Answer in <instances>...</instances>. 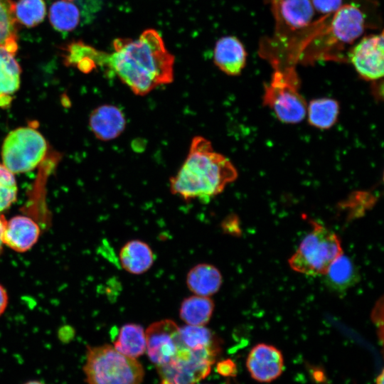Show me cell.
Listing matches in <instances>:
<instances>
[{
    "label": "cell",
    "mask_w": 384,
    "mask_h": 384,
    "mask_svg": "<svg viewBox=\"0 0 384 384\" xmlns=\"http://www.w3.org/2000/svg\"><path fill=\"white\" fill-rule=\"evenodd\" d=\"M82 371L87 384H141L144 376L136 358L109 344L87 347Z\"/></svg>",
    "instance_id": "obj_3"
},
{
    "label": "cell",
    "mask_w": 384,
    "mask_h": 384,
    "mask_svg": "<svg viewBox=\"0 0 384 384\" xmlns=\"http://www.w3.org/2000/svg\"><path fill=\"white\" fill-rule=\"evenodd\" d=\"M6 220L2 215H0V254L3 247V231Z\"/></svg>",
    "instance_id": "obj_31"
},
{
    "label": "cell",
    "mask_w": 384,
    "mask_h": 384,
    "mask_svg": "<svg viewBox=\"0 0 384 384\" xmlns=\"http://www.w3.org/2000/svg\"><path fill=\"white\" fill-rule=\"evenodd\" d=\"M41 234L38 223L26 215H16L5 221L3 243L11 250L25 252L37 242Z\"/></svg>",
    "instance_id": "obj_13"
},
{
    "label": "cell",
    "mask_w": 384,
    "mask_h": 384,
    "mask_svg": "<svg viewBox=\"0 0 384 384\" xmlns=\"http://www.w3.org/2000/svg\"><path fill=\"white\" fill-rule=\"evenodd\" d=\"M312 230L289 259L295 272L309 276L325 275L333 262L343 254L338 236L330 229L312 221Z\"/></svg>",
    "instance_id": "obj_4"
},
{
    "label": "cell",
    "mask_w": 384,
    "mask_h": 384,
    "mask_svg": "<svg viewBox=\"0 0 384 384\" xmlns=\"http://www.w3.org/2000/svg\"><path fill=\"white\" fill-rule=\"evenodd\" d=\"M114 51H100L98 64L105 65L137 95H145L174 80V57L154 29L134 40L116 39Z\"/></svg>",
    "instance_id": "obj_1"
},
{
    "label": "cell",
    "mask_w": 384,
    "mask_h": 384,
    "mask_svg": "<svg viewBox=\"0 0 384 384\" xmlns=\"http://www.w3.org/2000/svg\"><path fill=\"white\" fill-rule=\"evenodd\" d=\"M179 336L182 343L191 350L219 351V341L213 333L205 326L186 325L181 327Z\"/></svg>",
    "instance_id": "obj_22"
},
{
    "label": "cell",
    "mask_w": 384,
    "mask_h": 384,
    "mask_svg": "<svg viewBox=\"0 0 384 384\" xmlns=\"http://www.w3.org/2000/svg\"><path fill=\"white\" fill-rule=\"evenodd\" d=\"M383 372L382 371L381 373L377 377L375 384H383Z\"/></svg>",
    "instance_id": "obj_32"
},
{
    "label": "cell",
    "mask_w": 384,
    "mask_h": 384,
    "mask_svg": "<svg viewBox=\"0 0 384 384\" xmlns=\"http://www.w3.org/2000/svg\"><path fill=\"white\" fill-rule=\"evenodd\" d=\"M68 1H73V0H68Z\"/></svg>",
    "instance_id": "obj_34"
},
{
    "label": "cell",
    "mask_w": 384,
    "mask_h": 384,
    "mask_svg": "<svg viewBox=\"0 0 384 384\" xmlns=\"http://www.w3.org/2000/svg\"><path fill=\"white\" fill-rule=\"evenodd\" d=\"M325 275L331 284L344 288L353 279V266L350 260L342 254L333 262Z\"/></svg>",
    "instance_id": "obj_26"
},
{
    "label": "cell",
    "mask_w": 384,
    "mask_h": 384,
    "mask_svg": "<svg viewBox=\"0 0 384 384\" xmlns=\"http://www.w3.org/2000/svg\"><path fill=\"white\" fill-rule=\"evenodd\" d=\"M113 347L122 354L137 358L146 352V335L142 326L127 324L117 333Z\"/></svg>",
    "instance_id": "obj_19"
},
{
    "label": "cell",
    "mask_w": 384,
    "mask_h": 384,
    "mask_svg": "<svg viewBox=\"0 0 384 384\" xmlns=\"http://www.w3.org/2000/svg\"><path fill=\"white\" fill-rule=\"evenodd\" d=\"M9 303V296L6 289L0 284V316L4 314Z\"/></svg>",
    "instance_id": "obj_30"
},
{
    "label": "cell",
    "mask_w": 384,
    "mask_h": 384,
    "mask_svg": "<svg viewBox=\"0 0 384 384\" xmlns=\"http://www.w3.org/2000/svg\"><path fill=\"white\" fill-rule=\"evenodd\" d=\"M222 275L213 265L198 264L188 272L186 284L196 295L209 297L216 293L222 284Z\"/></svg>",
    "instance_id": "obj_18"
},
{
    "label": "cell",
    "mask_w": 384,
    "mask_h": 384,
    "mask_svg": "<svg viewBox=\"0 0 384 384\" xmlns=\"http://www.w3.org/2000/svg\"><path fill=\"white\" fill-rule=\"evenodd\" d=\"M270 1L276 20V33L282 41H285L291 33L302 30L311 23L314 9L311 0Z\"/></svg>",
    "instance_id": "obj_11"
},
{
    "label": "cell",
    "mask_w": 384,
    "mask_h": 384,
    "mask_svg": "<svg viewBox=\"0 0 384 384\" xmlns=\"http://www.w3.org/2000/svg\"><path fill=\"white\" fill-rule=\"evenodd\" d=\"M214 63L229 75L241 73L246 63L247 54L242 43L235 36L220 38L214 49Z\"/></svg>",
    "instance_id": "obj_15"
},
{
    "label": "cell",
    "mask_w": 384,
    "mask_h": 384,
    "mask_svg": "<svg viewBox=\"0 0 384 384\" xmlns=\"http://www.w3.org/2000/svg\"><path fill=\"white\" fill-rule=\"evenodd\" d=\"M216 369L221 375L230 376L235 374L236 366L231 360L227 359L219 362Z\"/></svg>",
    "instance_id": "obj_29"
},
{
    "label": "cell",
    "mask_w": 384,
    "mask_h": 384,
    "mask_svg": "<svg viewBox=\"0 0 384 384\" xmlns=\"http://www.w3.org/2000/svg\"><path fill=\"white\" fill-rule=\"evenodd\" d=\"M17 192L14 174L0 164V213L10 208L16 201Z\"/></svg>",
    "instance_id": "obj_27"
},
{
    "label": "cell",
    "mask_w": 384,
    "mask_h": 384,
    "mask_svg": "<svg viewBox=\"0 0 384 384\" xmlns=\"http://www.w3.org/2000/svg\"><path fill=\"white\" fill-rule=\"evenodd\" d=\"M47 143L43 136L30 127L11 131L1 148L2 164L13 174L33 170L45 157Z\"/></svg>",
    "instance_id": "obj_6"
},
{
    "label": "cell",
    "mask_w": 384,
    "mask_h": 384,
    "mask_svg": "<svg viewBox=\"0 0 384 384\" xmlns=\"http://www.w3.org/2000/svg\"><path fill=\"white\" fill-rule=\"evenodd\" d=\"M246 366L254 380L268 383L282 374L284 359L280 351L274 346L259 343L250 351Z\"/></svg>",
    "instance_id": "obj_12"
},
{
    "label": "cell",
    "mask_w": 384,
    "mask_h": 384,
    "mask_svg": "<svg viewBox=\"0 0 384 384\" xmlns=\"http://www.w3.org/2000/svg\"><path fill=\"white\" fill-rule=\"evenodd\" d=\"M49 18L54 28L60 31H68L78 26L80 13L75 4L65 1H58L50 8Z\"/></svg>",
    "instance_id": "obj_24"
},
{
    "label": "cell",
    "mask_w": 384,
    "mask_h": 384,
    "mask_svg": "<svg viewBox=\"0 0 384 384\" xmlns=\"http://www.w3.org/2000/svg\"><path fill=\"white\" fill-rule=\"evenodd\" d=\"M333 14L330 23L323 31L321 40H316L319 46L323 45L317 59H329L332 49L351 44L367 28L366 16L357 4H343Z\"/></svg>",
    "instance_id": "obj_7"
},
{
    "label": "cell",
    "mask_w": 384,
    "mask_h": 384,
    "mask_svg": "<svg viewBox=\"0 0 384 384\" xmlns=\"http://www.w3.org/2000/svg\"><path fill=\"white\" fill-rule=\"evenodd\" d=\"M299 87V79L294 68L275 69L270 82L265 85L263 103L281 122L299 123L306 116L307 108Z\"/></svg>",
    "instance_id": "obj_5"
},
{
    "label": "cell",
    "mask_w": 384,
    "mask_h": 384,
    "mask_svg": "<svg viewBox=\"0 0 384 384\" xmlns=\"http://www.w3.org/2000/svg\"><path fill=\"white\" fill-rule=\"evenodd\" d=\"M15 53L0 46V107L7 108L20 87L21 67Z\"/></svg>",
    "instance_id": "obj_16"
},
{
    "label": "cell",
    "mask_w": 384,
    "mask_h": 384,
    "mask_svg": "<svg viewBox=\"0 0 384 384\" xmlns=\"http://www.w3.org/2000/svg\"><path fill=\"white\" fill-rule=\"evenodd\" d=\"M179 328L171 319L151 324L145 331L146 352L156 367L168 364L174 359L181 346Z\"/></svg>",
    "instance_id": "obj_9"
},
{
    "label": "cell",
    "mask_w": 384,
    "mask_h": 384,
    "mask_svg": "<svg viewBox=\"0 0 384 384\" xmlns=\"http://www.w3.org/2000/svg\"><path fill=\"white\" fill-rule=\"evenodd\" d=\"M23 384H46V383L38 380H31L26 381Z\"/></svg>",
    "instance_id": "obj_33"
},
{
    "label": "cell",
    "mask_w": 384,
    "mask_h": 384,
    "mask_svg": "<svg viewBox=\"0 0 384 384\" xmlns=\"http://www.w3.org/2000/svg\"><path fill=\"white\" fill-rule=\"evenodd\" d=\"M214 303L209 297L194 295L181 303L179 315L187 325L205 326L210 319Z\"/></svg>",
    "instance_id": "obj_20"
},
{
    "label": "cell",
    "mask_w": 384,
    "mask_h": 384,
    "mask_svg": "<svg viewBox=\"0 0 384 384\" xmlns=\"http://www.w3.org/2000/svg\"><path fill=\"white\" fill-rule=\"evenodd\" d=\"M237 178L233 163L215 151L208 139L196 136L184 162L169 179L170 191L185 201L208 202Z\"/></svg>",
    "instance_id": "obj_2"
},
{
    "label": "cell",
    "mask_w": 384,
    "mask_h": 384,
    "mask_svg": "<svg viewBox=\"0 0 384 384\" xmlns=\"http://www.w3.org/2000/svg\"><path fill=\"white\" fill-rule=\"evenodd\" d=\"M339 104L332 98L322 97L311 100L306 108L310 125L327 129L335 124L339 114Z\"/></svg>",
    "instance_id": "obj_21"
},
{
    "label": "cell",
    "mask_w": 384,
    "mask_h": 384,
    "mask_svg": "<svg viewBox=\"0 0 384 384\" xmlns=\"http://www.w3.org/2000/svg\"><path fill=\"white\" fill-rule=\"evenodd\" d=\"M218 353L213 350L193 351L181 342L174 359L156 367L159 384H196L209 374Z\"/></svg>",
    "instance_id": "obj_8"
},
{
    "label": "cell",
    "mask_w": 384,
    "mask_h": 384,
    "mask_svg": "<svg viewBox=\"0 0 384 384\" xmlns=\"http://www.w3.org/2000/svg\"><path fill=\"white\" fill-rule=\"evenodd\" d=\"M119 258L122 267L134 274L146 272L154 260V253L149 245L139 240L125 243L120 250Z\"/></svg>",
    "instance_id": "obj_17"
},
{
    "label": "cell",
    "mask_w": 384,
    "mask_h": 384,
    "mask_svg": "<svg viewBox=\"0 0 384 384\" xmlns=\"http://www.w3.org/2000/svg\"><path fill=\"white\" fill-rule=\"evenodd\" d=\"M46 13L43 0H19L15 4L16 21L27 27H33L41 23Z\"/></svg>",
    "instance_id": "obj_25"
},
{
    "label": "cell",
    "mask_w": 384,
    "mask_h": 384,
    "mask_svg": "<svg viewBox=\"0 0 384 384\" xmlns=\"http://www.w3.org/2000/svg\"><path fill=\"white\" fill-rule=\"evenodd\" d=\"M313 7L317 11L330 15L336 11L342 5L343 0H311Z\"/></svg>",
    "instance_id": "obj_28"
},
{
    "label": "cell",
    "mask_w": 384,
    "mask_h": 384,
    "mask_svg": "<svg viewBox=\"0 0 384 384\" xmlns=\"http://www.w3.org/2000/svg\"><path fill=\"white\" fill-rule=\"evenodd\" d=\"M126 124L122 110L113 105H103L95 108L89 118L90 129L101 141L116 139L124 132Z\"/></svg>",
    "instance_id": "obj_14"
},
{
    "label": "cell",
    "mask_w": 384,
    "mask_h": 384,
    "mask_svg": "<svg viewBox=\"0 0 384 384\" xmlns=\"http://www.w3.org/2000/svg\"><path fill=\"white\" fill-rule=\"evenodd\" d=\"M15 3L12 0H0V46L16 53L17 27Z\"/></svg>",
    "instance_id": "obj_23"
},
{
    "label": "cell",
    "mask_w": 384,
    "mask_h": 384,
    "mask_svg": "<svg viewBox=\"0 0 384 384\" xmlns=\"http://www.w3.org/2000/svg\"><path fill=\"white\" fill-rule=\"evenodd\" d=\"M350 62L366 80L382 79L384 70L383 33L363 38L348 53Z\"/></svg>",
    "instance_id": "obj_10"
}]
</instances>
